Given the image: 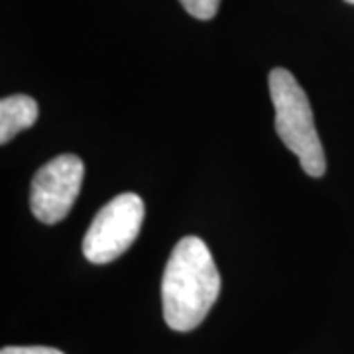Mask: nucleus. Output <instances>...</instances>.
<instances>
[{
	"instance_id": "nucleus-1",
	"label": "nucleus",
	"mask_w": 354,
	"mask_h": 354,
	"mask_svg": "<svg viewBox=\"0 0 354 354\" xmlns=\"http://www.w3.org/2000/svg\"><path fill=\"white\" fill-rule=\"evenodd\" d=\"M221 293V276L207 244L197 236L177 242L165 264L162 305L167 327L179 333L197 329Z\"/></svg>"
},
{
	"instance_id": "nucleus-2",
	"label": "nucleus",
	"mask_w": 354,
	"mask_h": 354,
	"mask_svg": "<svg viewBox=\"0 0 354 354\" xmlns=\"http://www.w3.org/2000/svg\"><path fill=\"white\" fill-rule=\"evenodd\" d=\"M270 97L276 109V132L286 148L297 156L304 171L311 177H323L327 169L323 144L317 134L313 111L301 85L288 69H272Z\"/></svg>"
},
{
	"instance_id": "nucleus-3",
	"label": "nucleus",
	"mask_w": 354,
	"mask_h": 354,
	"mask_svg": "<svg viewBox=\"0 0 354 354\" xmlns=\"http://www.w3.org/2000/svg\"><path fill=\"white\" fill-rule=\"evenodd\" d=\"M144 203L136 193H122L95 215L83 239V254L93 264H109L138 239Z\"/></svg>"
},
{
	"instance_id": "nucleus-4",
	"label": "nucleus",
	"mask_w": 354,
	"mask_h": 354,
	"mask_svg": "<svg viewBox=\"0 0 354 354\" xmlns=\"http://www.w3.org/2000/svg\"><path fill=\"white\" fill-rule=\"evenodd\" d=\"M85 165L75 153H62L41 165L30 185V209L34 216L55 225L69 215L81 191Z\"/></svg>"
},
{
	"instance_id": "nucleus-5",
	"label": "nucleus",
	"mask_w": 354,
	"mask_h": 354,
	"mask_svg": "<svg viewBox=\"0 0 354 354\" xmlns=\"http://www.w3.org/2000/svg\"><path fill=\"white\" fill-rule=\"evenodd\" d=\"M39 106L28 95H12L0 101V144H8L10 140L30 128L38 120Z\"/></svg>"
},
{
	"instance_id": "nucleus-6",
	"label": "nucleus",
	"mask_w": 354,
	"mask_h": 354,
	"mask_svg": "<svg viewBox=\"0 0 354 354\" xmlns=\"http://www.w3.org/2000/svg\"><path fill=\"white\" fill-rule=\"evenodd\" d=\"M179 2L197 20H211V18H215L218 4H221V0H179Z\"/></svg>"
},
{
	"instance_id": "nucleus-7",
	"label": "nucleus",
	"mask_w": 354,
	"mask_h": 354,
	"mask_svg": "<svg viewBox=\"0 0 354 354\" xmlns=\"http://www.w3.org/2000/svg\"><path fill=\"white\" fill-rule=\"evenodd\" d=\"M0 354H64L51 346H4Z\"/></svg>"
},
{
	"instance_id": "nucleus-8",
	"label": "nucleus",
	"mask_w": 354,
	"mask_h": 354,
	"mask_svg": "<svg viewBox=\"0 0 354 354\" xmlns=\"http://www.w3.org/2000/svg\"><path fill=\"white\" fill-rule=\"evenodd\" d=\"M344 2H348V4H354V0H344Z\"/></svg>"
}]
</instances>
